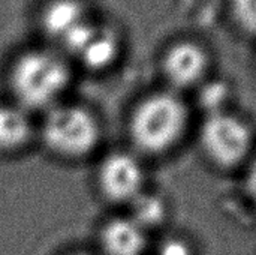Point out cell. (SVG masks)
<instances>
[{
	"instance_id": "12",
	"label": "cell",
	"mask_w": 256,
	"mask_h": 255,
	"mask_svg": "<svg viewBox=\"0 0 256 255\" xmlns=\"http://www.w3.org/2000/svg\"><path fill=\"white\" fill-rule=\"evenodd\" d=\"M226 14L236 32L256 41V0H226Z\"/></svg>"
},
{
	"instance_id": "5",
	"label": "cell",
	"mask_w": 256,
	"mask_h": 255,
	"mask_svg": "<svg viewBox=\"0 0 256 255\" xmlns=\"http://www.w3.org/2000/svg\"><path fill=\"white\" fill-rule=\"evenodd\" d=\"M213 65L210 50L192 38H180L165 45L159 57V71L168 90L183 95L208 80Z\"/></svg>"
},
{
	"instance_id": "4",
	"label": "cell",
	"mask_w": 256,
	"mask_h": 255,
	"mask_svg": "<svg viewBox=\"0 0 256 255\" xmlns=\"http://www.w3.org/2000/svg\"><path fill=\"white\" fill-rule=\"evenodd\" d=\"M44 141L56 153L80 158L99 143L100 129L94 116L76 105L52 108L44 123Z\"/></svg>"
},
{
	"instance_id": "10",
	"label": "cell",
	"mask_w": 256,
	"mask_h": 255,
	"mask_svg": "<svg viewBox=\"0 0 256 255\" xmlns=\"http://www.w3.org/2000/svg\"><path fill=\"white\" fill-rule=\"evenodd\" d=\"M32 134V123L20 105H0V150L24 146Z\"/></svg>"
},
{
	"instance_id": "1",
	"label": "cell",
	"mask_w": 256,
	"mask_h": 255,
	"mask_svg": "<svg viewBox=\"0 0 256 255\" xmlns=\"http://www.w3.org/2000/svg\"><path fill=\"white\" fill-rule=\"evenodd\" d=\"M190 126V108L183 95L164 89L144 96L129 119V135L144 155L164 156L177 149Z\"/></svg>"
},
{
	"instance_id": "13",
	"label": "cell",
	"mask_w": 256,
	"mask_h": 255,
	"mask_svg": "<svg viewBox=\"0 0 256 255\" xmlns=\"http://www.w3.org/2000/svg\"><path fill=\"white\" fill-rule=\"evenodd\" d=\"M156 255H196V252L189 239L177 234L165 237L159 243Z\"/></svg>"
},
{
	"instance_id": "9",
	"label": "cell",
	"mask_w": 256,
	"mask_h": 255,
	"mask_svg": "<svg viewBox=\"0 0 256 255\" xmlns=\"http://www.w3.org/2000/svg\"><path fill=\"white\" fill-rule=\"evenodd\" d=\"M100 245L106 255H144L147 231L129 216L114 218L102 228Z\"/></svg>"
},
{
	"instance_id": "7",
	"label": "cell",
	"mask_w": 256,
	"mask_h": 255,
	"mask_svg": "<svg viewBox=\"0 0 256 255\" xmlns=\"http://www.w3.org/2000/svg\"><path fill=\"white\" fill-rule=\"evenodd\" d=\"M99 185L108 200L130 204L146 191L144 167L136 156L116 152L104 159L99 168Z\"/></svg>"
},
{
	"instance_id": "2",
	"label": "cell",
	"mask_w": 256,
	"mask_h": 255,
	"mask_svg": "<svg viewBox=\"0 0 256 255\" xmlns=\"http://www.w3.org/2000/svg\"><path fill=\"white\" fill-rule=\"evenodd\" d=\"M70 69L64 57L48 48H34L20 54L12 63L9 84L16 105L27 110L48 108L68 89Z\"/></svg>"
},
{
	"instance_id": "3",
	"label": "cell",
	"mask_w": 256,
	"mask_h": 255,
	"mask_svg": "<svg viewBox=\"0 0 256 255\" xmlns=\"http://www.w3.org/2000/svg\"><path fill=\"white\" fill-rule=\"evenodd\" d=\"M202 158L219 171L246 167L255 153V132L249 122L231 111L204 116L196 135Z\"/></svg>"
},
{
	"instance_id": "11",
	"label": "cell",
	"mask_w": 256,
	"mask_h": 255,
	"mask_svg": "<svg viewBox=\"0 0 256 255\" xmlns=\"http://www.w3.org/2000/svg\"><path fill=\"white\" fill-rule=\"evenodd\" d=\"M130 209L132 213L129 215V218H132L147 233L152 228L160 227L168 216L166 201L162 197L146 191L130 203Z\"/></svg>"
},
{
	"instance_id": "14",
	"label": "cell",
	"mask_w": 256,
	"mask_h": 255,
	"mask_svg": "<svg viewBox=\"0 0 256 255\" xmlns=\"http://www.w3.org/2000/svg\"><path fill=\"white\" fill-rule=\"evenodd\" d=\"M244 192L252 204V207L256 210V152L250 158L249 164L246 165V176H244Z\"/></svg>"
},
{
	"instance_id": "8",
	"label": "cell",
	"mask_w": 256,
	"mask_h": 255,
	"mask_svg": "<svg viewBox=\"0 0 256 255\" xmlns=\"http://www.w3.org/2000/svg\"><path fill=\"white\" fill-rule=\"evenodd\" d=\"M90 20L81 0H51L40 14L44 33L60 47Z\"/></svg>"
},
{
	"instance_id": "15",
	"label": "cell",
	"mask_w": 256,
	"mask_h": 255,
	"mask_svg": "<svg viewBox=\"0 0 256 255\" xmlns=\"http://www.w3.org/2000/svg\"><path fill=\"white\" fill-rule=\"evenodd\" d=\"M74 255H92V254H74Z\"/></svg>"
},
{
	"instance_id": "6",
	"label": "cell",
	"mask_w": 256,
	"mask_h": 255,
	"mask_svg": "<svg viewBox=\"0 0 256 255\" xmlns=\"http://www.w3.org/2000/svg\"><path fill=\"white\" fill-rule=\"evenodd\" d=\"M62 48L90 69H106L120 54V39L111 26L90 20Z\"/></svg>"
}]
</instances>
